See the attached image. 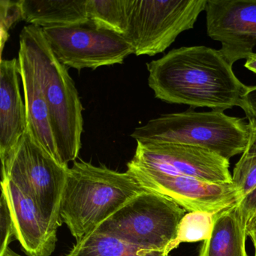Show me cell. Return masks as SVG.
<instances>
[{
  "instance_id": "6da1fadb",
  "label": "cell",
  "mask_w": 256,
  "mask_h": 256,
  "mask_svg": "<svg viewBox=\"0 0 256 256\" xmlns=\"http://www.w3.org/2000/svg\"><path fill=\"white\" fill-rule=\"evenodd\" d=\"M232 66L220 50L180 48L146 64L148 84L166 102L224 112L240 108L248 90Z\"/></svg>"
},
{
  "instance_id": "7a4b0ae2",
  "label": "cell",
  "mask_w": 256,
  "mask_h": 256,
  "mask_svg": "<svg viewBox=\"0 0 256 256\" xmlns=\"http://www.w3.org/2000/svg\"><path fill=\"white\" fill-rule=\"evenodd\" d=\"M146 190L127 172L74 161L62 194L61 221L79 241Z\"/></svg>"
},
{
  "instance_id": "3957f363",
  "label": "cell",
  "mask_w": 256,
  "mask_h": 256,
  "mask_svg": "<svg viewBox=\"0 0 256 256\" xmlns=\"http://www.w3.org/2000/svg\"><path fill=\"white\" fill-rule=\"evenodd\" d=\"M20 41L28 47L41 82L60 163L68 167L80 152L84 126L83 106L74 80L55 56L42 28L25 26Z\"/></svg>"
},
{
  "instance_id": "277c9868",
  "label": "cell",
  "mask_w": 256,
  "mask_h": 256,
  "mask_svg": "<svg viewBox=\"0 0 256 256\" xmlns=\"http://www.w3.org/2000/svg\"><path fill=\"white\" fill-rule=\"evenodd\" d=\"M143 144H180L200 146L227 160L242 154L250 136L248 122L221 110L163 114L138 127L131 134Z\"/></svg>"
},
{
  "instance_id": "5b68a950",
  "label": "cell",
  "mask_w": 256,
  "mask_h": 256,
  "mask_svg": "<svg viewBox=\"0 0 256 256\" xmlns=\"http://www.w3.org/2000/svg\"><path fill=\"white\" fill-rule=\"evenodd\" d=\"M186 210L167 196L144 192L128 200L96 230L148 252H166L176 239Z\"/></svg>"
},
{
  "instance_id": "8992f818",
  "label": "cell",
  "mask_w": 256,
  "mask_h": 256,
  "mask_svg": "<svg viewBox=\"0 0 256 256\" xmlns=\"http://www.w3.org/2000/svg\"><path fill=\"white\" fill-rule=\"evenodd\" d=\"M70 168L50 156L26 130L11 156L2 163L1 181H12L30 196L58 229L60 206Z\"/></svg>"
},
{
  "instance_id": "52a82bcc",
  "label": "cell",
  "mask_w": 256,
  "mask_h": 256,
  "mask_svg": "<svg viewBox=\"0 0 256 256\" xmlns=\"http://www.w3.org/2000/svg\"><path fill=\"white\" fill-rule=\"evenodd\" d=\"M208 0H131L126 38L136 56H152L193 29Z\"/></svg>"
},
{
  "instance_id": "ba28073f",
  "label": "cell",
  "mask_w": 256,
  "mask_h": 256,
  "mask_svg": "<svg viewBox=\"0 0 256 256\" xmlns=\"http://www.w3.org/2000/svg\"><path fill=\"white\" fill-rule=\"evenodd\" d=\"M44 36L58 60L76 70L122 64L134 54L124 36L86 23L42 28Z\"/></svg>"
},
{
  "instance_id": "9c48e42d",
  "label": "cell",
  "mask_w": 256,
  "mask_h": 256,
  "mask_svg": "<svg viewBox=\"0 0 256 256\" xmlns=\"http://www.w3.org/2000/svg\"><path fill=\"white\" fill-rule=\"evenodd\" d=\"M128 164L142 170L184 175L214 184L233 182L228 160L192 145L137 142L136 154Z\"/></svg>"
},
{
  "instance_id": "30bf717a",
  "label": "cell",
  "mask_w": 256,
  "mask_h": 256,
  "mask_svg": "<svg viewBox=\"0 0 256 256\" xmlns=\"http://www.w3.org/2000/svg\"><path fill=\"white\" fill-rule=\"evenodd\" d=\"M127 170L149 191L167 196L188 212L218 214L242 200L234 182L214 184L184 175H168L127 164Z\"/></svg>"
},
{
  "instance_id": "8fae6325",
  "label": "cell",
  "mask_w": 256,
  "mask_h": 256,
  "mask_svg": "<svg viewBox=\"0 0 256 256\" xmlns=\"http://www.w3.org/2000/svg\"><path fill=\"white\" fill-rule=\"evenodd\" d=\"M205 12L208 36L232 66L254 53L256 0H208Z\"/></svg>"
},
{
  "instance_id": "7c38bea8",
  "label": "cell",
  "mask_w": 256,
  "mask_h": 256,
  "mask_svg": "<svg viewBox=\"0 0 256 256\" xmlns=\"http://www.w3.org/2000/svg\"><path fill=\"white\" fill-rule=\"evenodd\" d=\"M14 217L16 240L28 256H50L56 248L58 228L44 216L36 202L12 181H1Z\"/></svg>"
},
{
  "instance_id": "4fadbf2b",
  "label": "cell",
  "mask_w": 256,
  "mask_h": 256,
  "mask_svg": "<svg viewBox=\"0 0 256 256\" xmlns=\"http://www.w3.org/2000/svg\"><path fill=\"white\" fill-rule=\"evenodd\" d=\"M18 60L0 62V158L6 161L28 130L26 107L20 95Z\"/></svg>"
},
{
  "instance_id": "5bb4252c",
  "label": "cell",
  "mask_w": 256,
  "mask_h": 256,
  "mask_svg": "<svg viewBox=\"0 0 256 256\" xmlns=\"http://www.w3.org/2000/svg\"><path fill=\"white\" fill-rule=\"evenodd\" d=\"M18 62L24 94L28 128L35 140L60 162L41 82L30 53L26 44L22 41H20Z\"/></svg>"
},
{
  "instance_id": "9a60e30c",
  "label": "cell",
  "mask_w": 256,
  "mask_h": 256,
  "mask_svg": "<svg viewBox=\"0 0 256 256\" xmlns=\"http://www.w3.org/2000/svg\"><path fill=\"white\" fill-rule=\"evenodd\" d=\"M247 236L238 203L216 214L212 234L204 241L199 256H248Z\"/></svg>"
},
{
  "instance_id": "2e32d148",
  "label": "cell",
  "mask_w": 256,
  "mask_h": 256,
  "mask_svg": "<svg viewBox=\"0 0 256 256\" xmlns=\"http://www.w3.org/2000/svg\"><path fill=\"white\" fill-rule=\"evenodd\" d=\"M23 20L42 28L86 23V0H20Z\"/></svg>"
},
{
  "instance_id": "e0dca14e",
  "label": "cell",
  "mask_w": 256,
  "mask_h": 256,
  "mask_svg": "<svg viewBox=\"0 0 256 256\" xmlns=\"http://www.w3.org/2000/svg\"><path fill=\"white\" fill-rule=\"evenodd\" d=\"M248 122L250 126L248 144L232 174L233 182L242 194L239 205L246 230L256 221V122Z\"/></svg>"
},
{
  "instance_id": "ac0fdd59",
  "label": "cell",
  "mask_w": 256,
  "mask_h": 256,
  "mask_svg": "<svg viewBox=\"0 0 256 256\" xmlns=\"http://www.w3.org/2000/svg\"><path fill=\"white\" fill-rule=\"evenodd\" d=\"M66 256H170L166 252H148L114 235L95 230L73 246Z\"/></svg>"
},
{
  "instance_id": "d6986e66",
  "label": "cell",
  "mask_w": 256,
  "mask_h": 256,
  "mask_svg": "<svg viewBox=\"0 0 256 256\" xmlns=\"http://www.w3.org/2000/svg\"><path fill=\"white\" fill-rule=\"evenodd\" d=\"M131 0H86L89 22L98 28L124 36L128 29Z\"/></svg>"
},
{
  "instance_id": "ffe728a7",
  "label": "cell",
  "mask_w": 256,
  "mask_h": 256,
  "mask_svg": "<svg viewBox=\"0 0 256 256\" xmlns=\"http://www.w3.org/2000/svg\"><path fill=\"white\" fill-rule=\"evenodd\" d=\"M216 214L210 212H188L178 227L176 239L169 246V253L184 242L205 241L210 236Z\"/></svg>"
},
{
  "instance_id": "44dd1931",
  "label": "cell",
  "mask_w": 256,
  "mask_h": 256,
  "mask_svg": "<svg viewBox=\"0 0 256 256\" xmlns=\"http://www.w3.org/2000/svg\"><path fill=\"white\" fill-rule=\"evenodd\" d=\"M0 232L1 244L0 256H2L12 241L16 240V229L14 217L5 192L2 191L0 198Z\"/></svg>"
},
{
  "instance_id": "7402d4cb",
  "label": "cell",
  "mask_w": 256,
  "mask_h": 256,
  "mask_svg": "<svg viewBox=\"0 0 256 256\" xmlns=\"http://www.w3.org/2000/svg\"><path fill=\"white\" fill-rule=\"evenodd\" d=\"M1 11V49H4L6 42L8 40L10 28L19 20H23L20 0L0 1Z\"/></svg>"
},
{
  "instance_id": "603a6c76",
  "label": "cell",
  "mask_w": 256,
  "mask_h": 256,
  "mask_svg": "<svg viewBox=\"0 0 256 256\" xmlns=\"http://www.w3.org/2000/svg\"><path fill=\"white\" fill-rule=\"evenodd\" d=\"M240 108L245 112L248 122H256V85L248 86Z\"/></svg>"
},
{
  "instance_id": "cb8c5ba5",
  "label": "cell",
  "mask_w": 256,
  "mask_h": 256,
  "mask_svg": "<svg viewBox=\"0 0 256 256\" xmlns=\"http://www.w3.org/2000/svg\"><path fill=\"white\" fill-rule=\"evenodd\" d=\"M244 67L252 72L256 74V53H253L246 60Z\"/></svg>"
},
{
  "instance_id": "d4e9b609",
  "label": "cell",
  "mask_w": 256,
  "mask_h": 256,
  "mask_svg": "<svg viewBox=\"0 0 256 256\" xmlns=\"http://www.w3.org/2000/svg\"><path fill=\"white\" fill-rule=\"evenodd\" d=\"M247 235L250 236L252 242L253 246H254V256H256V221L253 222L247 230Z\"/></svg>"
},
{
  "instance_id": "484cf974",
  "label": "cell",
  "mask_w": 256,
  "mask_h": 256,
  "mask_svg": "<svg viewBox=\"0 0 256 256\" xmlns=\"http://www.w3.org/2000/svg\"><path fill=\"white\" fill-rule=\"evenodd\" d=\"M20 256V254H18V253H16V252L13 251V250H12L11 248L8 247V248H7L6 251V252L4 253V256Z\"/></svg>"
}]
</instances>
